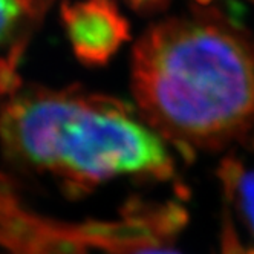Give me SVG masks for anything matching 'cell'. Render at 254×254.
<instances>
[{"label":"cell","mask_w":254,"mask_h":254,"mask_svg":"<svg viewBox=\"0 0 254 254\" xmlns=\"http://www.w3.org/2000/svg\"><path fill=\"white\" fill-rule=\"evenodd\" d=\"M132 89L159 136L216 147L254 124V43L213 17L166 20L135 46Z\"/></svg>","instance_id":"6da1fadb"},{"label":"cell","mask_w":254,"mask_h":254,"mask_svg":"<svg viewBox=\"0 0 254 254\" xmlns=\"http://www.w3.org/2000/svg\"><path fill=\"white\" fill-rule=\"evenodd\" d=\"M0 141L9 156L72 184L124 175L167 178L173 159L164 138L109 100L29 90L0 111Z\"/></svg>","instance_id":"7a4b0ae2"},{"label":"cell","mask_w":254,"mask_h":254,"mask_svg":"<svg viewBox=\"0 0 254 254\" xmlns=\"http://www.w3.org/2000/svg\"><path fill=\"white\" fill-rule=\"evenodd\" d=\"M63 17L72 46L87 63L106 62L127 39V25L111 0H83Z\"/></svg>","instance_id":"3957f363"},{"label":"cell","mask_w":254,"mask_h":254,"mask_svg":"<svg viewBox=\"0 0 254 254\" xmlns=\"http://www.w3.org/2000/svg\"><path fill=\"white\" fill-rule=\"evenodd\" d=\"M222 176L231 201L238 207L248 230L254 234V169L228 162Z\"/></svg>","instance_id":"277c9868"},{"label":"cell","mask_w":254,"mask_h":254,"mask_svg":"<svg viewBox=\"0 0 254 254\" xmlns=\"http://www.w3.org/2000/svg\"><path fill=\"white\" fill-rule=\"evenodd\" d=\"M23 254H87L67 230L59 231L57 228L43 233L42 238H37L35 245H31Z\"/></svg>","instance_id":"5b68a950"},{"label":"cell","mask_w":254,"mask_h":254,"mask_svg":"<svg viewBox=\"0 0 254 254\" xmlns=\"http://www.w3.org/2000/svg\"><path fill=\"white\" fill-rule=\"evenodd\" d=\"M29 6V0H0V46L8 42Z\"/></svg>","instance_id":"8992f818"},{"label":"cell","mask_w":254,"mask_h":254,"mask_svg":"<svg viewBox=\"0 0 254 254\" xmlns=\"http://www.w3.org/2000/svg\"><path fill=\"white\" fill-rule=\"evenodd\" d=\"M158 244H147V245H139V247H132V248H126L120 251H114L112 254H179L178 251L172 248H164Z\"/></svg>","instance_id":"52a82bcc"},{"label":"cell","mask_w":254,"mask_h":254,"mask_svg":"<svg viewBox=\"0 0 254 254\" xmlns=\"http://www.w3.org/2000/svg\"><path fill=\"white\" fill-rule=\"evenodd\" d=\"M132 3L135 5H153V3H158V2H162V0H130Z\"/></svg>","instance_id":"ba28073f"},{"label":"cell","mask_w":254,"mask_h":254,"mask_svg":"<svg viewBox=\"0 0 254 254\" xmlns=\"http://www.w3.org/2000/svg\"><path fill=\"white\" fill-rule=\"evenodd\" d=\"M247 254H254V250H250V251H248Z\"/></svg>","instance_id":"9c48e42d"}]
</instances>
